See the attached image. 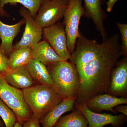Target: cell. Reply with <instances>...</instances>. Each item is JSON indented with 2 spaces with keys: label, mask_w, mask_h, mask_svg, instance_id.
I'll use <instances>...</instances> for the list:
<instances>
[{
  "label": "cell",
  "mask_w": 127,
  "mask_h": 127,
  "mask_svg": "<svg viewBox=\"0 0 127 127\" xmlns=\"http://www.w3.org/2000/svg\"><path fill=\"white\" fill-rule=\"evenodd\" d=\"M119 39L115 34L99 43L80 32L69 59L76 67L80 78V93L75 102H85L106 93L111 71L122 56Z\"/></svg>",
  "instance_id": "6da1fadb"
},
{
  "label": "cell",
  "mask_w": 127,
  "mask_h": 127,
  "mask_svg": "<svg viewBox=\"0 0 127 127\" xmlns=\"http://www.w3.org/2000/svg\"><path fill=\"white\" fill-rule=\"evenodd\" d=\"M53 83V88L64 100L77 98L80 81L76 67L67 61H62L46 66Z\"/></svg>",
  "instance_id": "7a4b0ae2"
},
{
  "label": "cell",
  "mask_w": 127,
  "mask_h": 127,
  "mask_svg": "<svg viewBox=\"0 0 127 127\" xmlns=\"http://www.w3.org/2000/svg\"><path fill=\"white\" fill-rule=\"evenodd\" d=\"M22 90L25 101L39 121L63 100L53 87L45 85H34Z\"/></svg>",
  "instance_id": "3957f363"
},
{
  "label": "cell",
  "mask_w": 127,
  "mask_h": 127,
  "mask_svg": "<svg viewBox=\"0 0 127 127\" xmlns=\"http://www.w3.org/2000/svg\"><path fill=\"white\" fill-rule=\"evenodd\" d=\"M0 98L14 112L17 122L23 125L32 114L25 101L22 90L7 83L0 73Z\"/></svg>",
  "instance_id": "277c9868"
},
{
  "label": "cell",
  "mask_w": 127,
  "mask_h": 127,
  "mask_svg": "<svg viewBox=\"0 0 127 127\" xmlns=\"http://www.w3.org/2000/svg\"><path fill=\"white\" fill-rule=\"evenodd\" d=\"M82 1L83 0H69L64 16L63 23L67 39V47L71 54L74 51L77 40L80 36L79 22L84 14Z\"/></svg>",
  "instance_id": "5b68a950"
},
{
  "label": "cell",
  "mask_w": 127,
  "mask_h": 127,
  "mask_svg": "<svg viewBox=\"0 0 127 127\" xmlns=\"http://www.w3.org/2000/svg\"><path fill=\"white\" fill-rule=\"evenodd\" d=\"M46 41L57 54L64 61L70 58L71 54L67 46V39L63 23L58 22L43 28L42 35Z\"/></svg>",
  "instance_id": "8992f818"
},
{
  "label": "cell",
  "mask_w": 127,
  "mask_h": 127,
  "mask_svg": "<svg viewBox=\"0 0 127 127\" xmlns=\"http://www.w3.org/2000/svg\"><path fill=\"white\" fill-rule=\"evenodd\" d=\"M67 5L61 0H47L35 18L42 29L54 25L63 18Z\"/></svg>",
  "instance_id": "52a82bcc"
},
{
  "label": "cell",
  "mask_w": 127,
  "mask_h": 127,
  "mask_svg": "<svg viewBox=\"0 0 127 127\" xmlns=\"http://www.w3.org/2000/svg\"><path fill=\"white\" fill-rule=\"evenodd\" d=\"M74 107L84 114L88 122L87 127H103L109 124L113 127H122L127 122V116L123 114L114 116L105 113H96L89 110L85 102H75Z\"/></svg>",
  "instance_id": "ba28073f"
},
{
  "label": "cell",
  "mask_w": 127,
  "mask_h": 127,
  "mask_svg": "<svg viewBox=\"0 0 127 127\" xmlns=\"http://www.w3.org/2000/svg\"><path fill=\"white\" fill-rule=\"evenodd\" d=\"M20 13L25 20L26 26L21 39L13 46V50L22 47H31L42 38L43 29L37 23L30 11L23 7L20 9Z\"/></svg>",
  "instance_id": "9c48e42d"
},
{
  "label": "cell",
  "mask_w": 127,
  "mask_h": 127,
  "mask_svg": "<svg viewBox=\"0 0 127 127\" xmlns=\"http://www.w3.org/2000/svg\"><path fill=\"white\" fill-rule=\"evenodd\" d=\"M106 93L116 97H127V57L117 62L111 71Z\"/></svg>",
  "instance_id": "30bf717a"
},
{
  "label": "cell",
  "mask_w": 127,
  "mask_h": 127,
  "mask_svg": "<svg viewBox=\"0 0 127 127\" xmlns=\"http://www.w3.org/2000/svg\"><path fill=\"white\" fill-rule=\"evenodd\" d=\"M84 2V16L92 20L98 31L102 37L103 41L107 39L108 36L104 25V21L107 15L102 6L104 0H83Z\"/></svg>",
  "instance_id": "8fae6325"
},
{
  "label": "cell",
  "mask_w": 127,
  "mask_h": 127,
  "mask_svg": "<svg viewBox=\"0 0 127 127\" xmlns=\"http://www.w3.org/2000/svg\"><path fill=\"white\" fill-rule=\"evenodd\" d=\"M85 103L89 110L96 113L107 111L116 113L114 108L120 104H127V97H116L105 93L91 98Z\"/></svg>",
  "instance_id": "7c38bea8"
},
{
  "label": "cell",
  "mask_w": 127,
  "mask_h": 127,
  "mask_svg": "<svg viewBox=\"0 0 127 127\" xmlns=\"http://www.w3.org/2000/svg\"><path fill=\"white\" fill-rule=\"evenodd\" d=\"M25 23L24 18L11 25L4 24L0 20V38L1 40L0 49L8 58L13 51L14 38L20 31L21 27Z\"/></svg>",
  "instance_id": "4fadbf2b"
},
{
  "label": "cell",
  "mask_w": 127,
  "mask_h": 127,
  "mask_svg": "<svg viewBox=\"0 0 127 127\" xmlns=\"http://www.w3.org/2000/svg\"><path fill=\"white\" fill-rule=\"evenodd\" d=\"M4 79L11 86L19 89H25L34 85V81L26 66L9 69L2 74Z\"/></svg>",
  "instance_id": "5bb4252c"
},
{
  "label": "cell",
  "mask_w": 127,
  "mask_h": 127,
  "mask_svg": "<svg viewBox=\"0 0 127 127\" xmlns=\"http://www.w3.org/2000/svg\"><path fill=\"white\" fill-rule=\"evenodd\" d=\"M33 59L40 62L46 66L64 61L45 41H40L31 47Z\"/></svg>",
  "instance_id": "9a60e30c"
},
{
  "label": "cell",
  "mask_w": 127,
  "mask_h": 127,
  "mask_svg": "<svg viewBox=\"0 0 127 127\" xmlns=\"http://www.w3.org/2000/svg\"><path fill=\"white\" fill-rule=\"evenodd\" d=\"M76 98L65 99L53 107L40 121L42 127H54V125L62 115L73 111Z\"/></svg>",
  "instance_id": "2e32d148"
},
{
  "label": "cell",
  "mask_w": 127,
  "mask_h": 127,
  "mask_svg": "<svg viewBox=\"0 0 127 127\" xmlns=\"http://www.w3.org/2000/svg\"><path fill=\"white\" fill-rule=\"evenodd\" d=\"M26 67L34 82L53 87L52 78L45 65L33 59Z\"/></svg>",
  "instance_id": "e0dca14e"
},
{
  "label": "cell",
  "mask_w": 127,
  "mask_h": 127,
  "mask_svg": "<svg viewBox=\"0 0 127 127\" xmlns=\"http://www.w3.org/2000/svg\"><path fill=\"white\" fill-rule=\"evenodd\" d=\"M33 59L31 47H22L13 50L8 59V67L14 69L26 66Z\"/></svg>",
  "instance_id": "ac0fdd59"
},
{
  "label": "cell",
  "mask_w": 127,
  "mask_h": 127,
  "mask_svg": "<svg viewBox=\"0 0 127 127\" xmlns=\"http://www.w3.org/2000/svg\"><path fill=\"white\" fill-rule=\"evenodd\" d=\"M72 111L70 114L61 117L54 127H87L88 122L81 111L76 108Z\"/></svg>",
  "instance_id": "d6986e66"
},
{
  "label": "cell",
  "mask_w": 127,
  "mask_h": 127,
  "mask_svg": "<svg viewBox=\"0 0 127 127\" xmlns=\"http://www.w3.org/2000/svg\"><path fill=\"white\" fill-rule=\"evenodd\" d=\"M46 0H0V15L9 16L3 9L5 5L9 4L11 5H15L19 3L28 9L32 17L35 18L39 9Z\"/></svg>",
  "instance_id": "ffe728a7"
},
{
  "label": "cell",
  "mask_w": 127,
  "mask_h": 127,
  "mask_svg": "<svg viewBox=\"0 0 127 127\" xmlns=\"http://www.w3.org/2000/svg\"><path fill=\"white\" fill-rule=\"evenodd\" d=\"M0 116L6 127H13L17 122L16 118L14 112L0 98Z\"/></svg>",
  "instance_id": "44dd1931"
},
{
  "label": "cell",
  "mask_w": 127,
  "mask_h": 127,
  "mask_svg": "<svg viewBox=\"0 0 127 127\" xmlns=\"http://www.w3.org/2000/svg\"><path fill=\"white\" fill-rule=\"evenodd\" d=\"M117 26L121 34V52L122 55L127 57V25L117 22Z\"/></svg>",
  "instance_id": "7402d4cb"
},
{
  "label": "cell",
  "mask_w": 127,
  "mask_h": 127,
  "mask_svg": "<svg viewBox=\"0 0 127 127\" xmlns=\"http://www.w3.org/2000/svg\"><path fill=\"white\" fill-rule=\"evenodd\" d=\"M8 59L0 49V73H4L9 68L8 65Z\"/></svg>",
  "instance_id": "603a6c76"
},
{
  "label": "cell",
  "mask_w": 127,
  "mask_h": 127,
  "mask_svg": "<svg viewBox=\"0 0 127 127\" xmlns=\"http://www.w3.org/2000/svg\"><path fill=\"white\" fill-rule=\"evenodd\" d=\"M40 121L32 114L30 120L23 124V127H41Z\"/></svg>",
  "instance_id": "cb8c5ba5"
},
{
  "label": "cell",
  "mask_w": 127,
  "mask_h": 127,
  "mask_svg": "<svg viewBox=\"0 0 127 127\" xmlns=\"http://www.w3.org/2000/svg\"><path fill=\"white\" fill-rule=\"evenodd\" d=\"M113 110L115 112L122 113L125 116H127V105H123L122 104L118 105L114 107Z\"/></svg>",
  "instance_id": "d4e9b609"
},
{
  "label": "cell",
  "mask_w": 127,
  "mask_h": 127,
  "mask_svg": "<svg viewBox=\"0 0 127 127\" xmlns=\"http://www.w3.org/2000/svg\"><path fill=\"white\" fill-rule=\"evenodd\" d=\"M119 0H108L106 2L107 11L108 12H111L116 2Z\"/></svg>",
  "instance_id": "484cf974"
},
{
  "label": "cell",
  "mask_w": 127,
  "mask_h": 127,
  "mask_svg": "<svg viewBox=\"0 0 127 127\" xmlns=\"http://www.w3.org/2000/svg\"><path fill=\"white\" fill-rule=\"evenodd\" d=\"M13 127H23V125L18 122H16Z\"/></svg>",
  "instance_id": "4316f807"
},
{
  "label": "cell",
  "mask_w": 127,
  "mask_h": 127,
  "mask_svg": "<svg viewBox=\"0 0 127 127\" xmlns=\"http://www.w3.org/2000/svg\"><path fill=\"white\" fill-rule=\"evenodd\" d=\"M4 124L3 122L0 119V127H4Z\"/></svg>",
  "instance_id": "83f0119b"
},
{
  "label": "cell",
  "mask_w": 127,
  "mask_h": 127,
  "mask_svg": "<svg viewBox=\"0 0 127 127\" xmlns=\"http://www.w3.org/2000/svg\"><path fill=\"white\" fill-rule=\"evenodd\" d=\"M61 0L62 1L66 3V4L68 5L69 0Z\"/></svg>",
  "instance_id": "f1b7e54d"
},
{
  "label": "cell",
  "mask_w": 127,
  "mask_h": 127,
  "mask_svg": "<svg viewBox=\"0 0 127 127\" xmlns=\"http://www.w3.org/2000/svg\"></svg>",
  "instance_id": "f546056e"
}]
</instances>
